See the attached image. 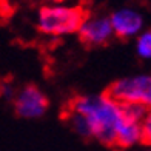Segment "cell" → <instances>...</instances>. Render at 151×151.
<instances>
[{"mask_svg": "<svg viewBox=\"0 0 151 151\" xmlns=\"http://www.w3.org/2000/svg\"><path fill=\"white\" fill-rule=\"evenodd\" d=\"M68 111L79 114L85 120L90 139L102 145L114 147L116 131L125 117L123 105L108 93L80 94L68 104Z\"/></svg>", "mask_w": 151, "mask_h": 151, "instance_id": "obj_1", "label": "cell"}, {"mask_svg": "<svg viewBox=\"0 0 151 151\" xmlns=\"http://www.w3.org/2000/svg\"><path fill=\"white\" fill-rule=\"evenodd\" d=\"M86 14L82 6L43 5L37 11L36 25L39 32L48 37L71 36L79 31Z\"/></svg>", "mask_w": 151, "mask_h": 151, "instance_id": "obj_2", "label": "cell"}, {"mask_svg": "<svg viewBox=\"0 0 151 151\" xmlns=\"http://www.w3.org/2000/svg\"><path fill=\"white\" fill-rule=\"evenodd\" d=\"M106 93L123 105H139L151 111V74H136L113 82Z\"/></svg>", "mask_w": 151, "mask_h": 151, "instance_id": "obj_3", "label": "cell"}, {"mask_svg": "<svg viewBox=\"0 0 151 151\" xmlns=\"http://www.w3.org/2000/svg\"><path fill=\"white\" fill-rule=\"evenodd\" d=\"M14 113L22 119H40L50 108V100L46 94L36 85H25L16 91L12 99Z\"/></svg>", "mask_w": 151, "mask_h": 151, "instance_id": "obj_4", "label": "cell"}, {"mask_svg": "<svg viewBox=\"0 0 151 151\" xmlns=\"http://www.w3.org/2000/svg\"><path fill=\"white\" fill-rule=\"evenodd\" d=\"M77 34L80 42L91 48L104 46L114 37L109 17L104 14H86Z\"/></svg>", "mask_w": 151, "mask_h": 151, "instance_id": "obj_5", "label": "cell"}, {"mask_svg": "<svg viewBox=\"0 0 151 151\" xmlns=\"http://www.w3.org/2000/svg\"><path fill=\"white\" fill-rule=\"evenodd\" d=\"M108 17L114 36L119 39H134L143 31V26H145L143 14L131 6L116 9Z\"/></svg>", "mask_w": 151, "mask_h": 151, "instance_id": "obj_6", "label": "cell"}, {"mask_svg": "<svg viewBox=\"0 0 151 151\" xmlns=\"http://www.w3.org/2000/svg\"><path fill=\"white\" fill-rule=\"evenodd\" d=\"M142 143H143L142 123L125 116L123 120L120 122L117 131H116L114 147L120 150H129V148L140 147Z\"/></svg>", "mask_w": 151, "mask_h": 151, "instance_id": "obj_7", "label": "cell"}, {"mask_svg": "<svg viewBox=\"0 0 151 151\" xmlns=\"http://www.w3.org/2000/svg\"><path fill=\"white\" fill-rule=\"evenodd\" d=\"M136 52L143 60H151V29H143L136 37Z\"/></svg>", "mask_w": 151, "mask_h": 151, "instance_id": "obj_8", "label": "cell"}, {"mask_svg": "<svg viewBox=\"0 0 151 151\" xmlns=\"http://www.w3.org/2000/svg\"><path fill=\"white\" fill-rule=\"evenodd\" d=\"M142 136H143V145L151 148V111H147V116L142 122Z\"/></svg>", "mask_w": 151, "mask_h": 151, "instance_id": "obj_9", "label": "cell"}, {"mask_svg": "<svg viewBox=\"0 0 151 151\" xmlns=\"http://www.w3.org/2000/svg\"><path fill=\"white\" fill-rule=\"evenodd\" d=\"M16 91H17V90L9 83V82H6V83H3L2 86H0V94H2L5 99H8V100H12V99H14Z\"/></svg>", "mask_w": 151, "mask_h": 151, "instance_id": "obj_10", "label": "cell"}, {"mask_svg": "<svg viewBox=\"0 0 151 151\" xmlns=\"http://www.w3.org/2000/svg\"><path fill=\"white\" fill-rule=\"evenodd\" d=\"M137 151H151V148H150V147H147V145H143V143H142V148H139Z\"/></svg>", "mask_w": 151, "mask_h": 151, "instance_id": "obj_11", "label": "cell"}]
</instances>
